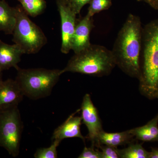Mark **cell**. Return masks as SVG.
I'll use <instances>...</instances> for the list:
<instances>
[{"instance_id":"6da1fadb","label":"cell","mask_w":158,"mask_h":158,"mask_svg":"<svg viewBox=\"0 0 158 158\" xmlns=\"http://www.w3.org/2000/svg\"><path fill=\"white\" fill-rule=\"evenodd\" d=\"M142 28L139 16L129 15L111 50L116 65L126 74L138 80L140 77Z\"/></svg>"},{"instance_id":"7a4b0ae2","label":"cell","mask_w":158,"mask_h":158,"mask_svg":"<svg viewBox=\"0 0 158 158\" xmlns=\"http://www.w3.org/2000/svg\"><path fill=\"white\" fill-rule=\"evenodd\" d=\"M140 92L149 99L158 91V19L142 28L140 59Z\"/></svg>"},{"instance_id":"3957f363","label":"cell","mask_w":158,"mask_h":158,"mask_svg":"<svg viewBox=\"0 0 158 158\" xmlns=\"http://www.w3.org/2000/svg\"><path fill=\"white\" fill-rule=\"evenodd\" d=\"M116 66L111 50L103 46L91 44L74 54L62 73H77L102 77L110 75Z\"/></svg>"},{"instance_id":"277c9868","label":"cell","mask_w":158,"mask_h":158,"mask_svg":"<svg viewBox=\"0 0 158 158\" xmlns=\"http://www.w3.org/2000/svg\"><path fill=\"white\" fill-rule=\"evenodd\" d=\"M15 80L24 96L37 100L49 96L62 74V70L18 67Z\"/></svg>"},{"instance_id":"5b68a950","label":"cell","mask_w":158,"mask_h":158,"mask_svg":"<svg viewBox=\"0 0 158 158\" xmlns=\"http://www.w3.org/2000/svg\"><path fill=\"white\" fill-rule=\"evenodd\" d=\"M15 9L16 21L12 41L21 48L25 54L37 53L46 44L47 38L21 5L16 6Z\"/></svg>"},{"instance_id":"8992f818","label":"cell","mask_w":158,"mask_h":158,"mask_svg":"<svg viewBox=\"0 0 158 158\" xmlns=\"http://www.w3.org/2000/svg\"><path fill=\"white\" fill-rule=\"evenodd\" d=\"M23 127L18 106L0 110V147L13 157L19 154Z\"/></svg>"},{"instance_id":"52a82bcc","label":"cell","mask_w":158,"mask_h":158,"mask_svg":"<svg viewBox=\"0 0 158 158\" xmlns=\"http://www.w3.org/2000/svg\"><path fill=\"white\" fill-rule=\"evenodd\" d=\"M80 109L82 123L86 126L88 131L87 138L91 141V146L98 148L99 135L103 130L98 111L90 94H87L84 96Z\"/></svg>"},{"instance_id":"ba28073f","label":"cell","mask_w":158,"mask_h":158,"mask_svg":"<svg viewBox=\"0 0 158 158\" xmlns=\"http://www.w3.org/2000/svg\"><path fill=\"white\" fill-rule=\"evenodd\" d=\"M56 5L61 22L62 53L67 54L71 50V42L76 26L77 15L68 7L63 0H57Z\"/></svg>"},{"instance_id":"9c48e42d","label":"cell","mask_w":158,"mask_h":158,"mask_svg":"<svg viewBox=\"0 0 158 158\" xmlns=\"http://www.w3.org/2000/svg\"><path fill=\"white\" fill-rule=\"evenodd\" d=\"M94 27L93 17L88 15L77 21L74 33L71 42V50L77 53L88 47L90 42V34Z\"/></svg>"},{"instance_id":"30bf717a","label":"cell","mask_w":158,"mask_h":158,"mask_svg":"<svg viewBox=\"0 0 158 158\" xmlns=\"http://www.w3.org/2000/svg\"><path fill=\"white\" fill-rule=\"evenodd\" d=\"M24 96L15 80L3 81L0 85V110L18 106Z\"/></svg>"},{"instance_id":"8fae6325","label":"cell","mask_w":158,"mask_h":158,"mask_svg":"<svg viewBox=\"0 0 158 158\" xmlns=\"http://www.w3.org/2000/svg\"><path fill=\"white\" fill-rule=\"evenodd\" d=\"M81 109L70 115L62 124L57 127L53 134L52 141L60 142L66 138H78L85 142L86 138L81 133V126L82 123L81 117L75 116Z\"/></svg>"},{"instance_id":"7c38bea8","label":"cell","mask_w":158,"mask_h":158,"mask_svg":"<svg viewBox=\"0 0 158 158\" xmlns=\"http://www.w3.org/2000/svg\"><path fill=\"white\" fill-rule=\"evenodd\" d=\"M24 54L21 48L16 44H9L0 40V69L3 71L12 67L17 69Z\"/></svg>"},{"instance_id":"4fadbf2b","label":"cell","mask_w":158,"mask_h":158,"mask_svg":"<svg viewBox=\"0 0 158 158\" xmlns=\"http://www.w3.org/2000/svg\"><path fill=\"white\" fill-rule=\"evenodd\" d=\"M135 138L131 130L117 133H107L103 131L99 135L98 145L104 144L117 148L120 145L130 144Z\"/></svg>"},{"instance_id":"5bb4252c","label":"cell","mask_w":158,"mask_h":158,"mask_svg":"<svg viewBox=\"0 0 158 158\" xmlns=\"http://www.w3.org/2000/svg\"><path fill=\"white\" fill-rule=\"evenodd\" d=\"M16 21L15 7H11L6 0H0V31L12 34Z\"/></svg>"},{"instance_id":"9a60e30c","label":"cell","mask_w":158,"mask_h":158,"mask_svg":"<svg viewBox=\"0 0 158 158\" xmlns=\"http://www.w3.org/2000/svg\"><path fill=\"white\" fill-rule=\"evenodd\" d=\"M135 138L143 141H158V114L147 124L131 130Z\"/></svg>"},{"instance_id":"2e32d148","label":"cell","mask_w":158,"mask_h":158,"mask_svg":"<svg viewBox=\"0 0 158 158\" xmlns=\"http://www.w3.org/2000/svg\"><path fill=\"white\" fill-rule=\"evenodd\" d=\"M27 14L33 17L42 14L47 7L45 0H18Z\"/></svg>"},{"instance_id":"e0dca14e","label":"cell","mask_w":158,"mask_h":158,"mask_svg":"<svg viewBox=\"0 0 158 158\" xmlns=\"http://www.w3.org/2000/svg\"><path fill=\"white\" fill-rule=\"evenodd\" d=\"M118 152L121 158H149L150 152L138 143H130L127 148L118 149Z\"/></svg>"},{"instance_id":"ac0fdd59","label":"cell","mask_w":158,"mask_h":158,"mask_svg":"<svg viewBox=\"0 0 158 158\" xmlns=\"http://www.w3.org/2000/svg\"><path fill=\"white\" fill-rule=\"evenodd\" d=\"M87 15L93 17L94 15L108 10L112 5V0H90Z\"/></svg>"},{"instance_id":"d6986e66","label":"cell","mask_w":158,"mask_h":158,"mask_svg":"<svg viewBox=\"0 0 158 158\" xmlns=\"http://www.w3.org/2000/svg\"><path fill=\"white\" fill-rule=\"evenodd\" d=\"M52 145L48 148H38L34 153L35 158H56L58 156L57 148L60 143L52 141Z\"/></svg>"},{"instance_id":"ffe728a7","label":"cell","mask_w":158,"mask_h":158,"mask_svg":"<svg viewBox=\"0 0 158 158\" xmlns=\"http://www.w3.org/2000/svg\"><path fill=\"white\" fill-rule=\"evenodd\" d=\"M65 4L77 15L80 14L83 7L89 4L90 0H63Z\"/></svg>"},{"instance_id":"44dd1931","label":"cell","mask_w":158,"mask_h":158,"mask_svg":"<svg viewBox=\"0 0 158 158\" xmlns=\"http://www.w3.org/2000/svg\"><path fill=\"white\" fill-rule=\"evenodd\" d=\"M98 148L101 149L102 158H120L117 148L104 144H100Z\"/></svg>"},{"instance_id":"7402d4cb","label":"cell","mask_w":158,"mask_h":158,"mask_svg":"<svg viewBox=\"0 0 158 158\" xmlns=\"http://www.w3.org/2000/svg\"><path fill=\"white\" fill-rule=\"evenodd\" d=\"M78 158H102L101 151L98 149H95V147L91 146L90 148L85 146L83 152Z\"/></svg>"},{"instance_id":"603a6c76","label":"cell","mask_w":158,"mask_h":158,"mask_svg":"<svg viewBox=\"0 0 158 158\" xmlns=\"http://www.w3.org/2000/svg\"><path fill=\"white\" fill-rule=\"evenodd\" d=\"M147 3L153 9L158 10V0H148Z\"/></svg>"},{"instance_id":"cb8c5ba5","label":"cell","mask_w":158,"mask_h":158,"mask_svg":"<svg viewBox=\"0 0 158 158\" xmlns=\"http://www.w3.org/2000/svg\"><path fill=\"white\" fill-rule=\"evenodd\" d=\"M149 158H158V148H152L150 152Z\"/></svg>"},{"instance_id":"d4e9b609","label":"cell","mask_w":158,"mask_h":158,"mask_svg":"<svg viewBox=\"0 0 158 158\" xmlns=\"http://www.w3.org/2000/svg\"><path fill=\"white\" fill-rule=\"evenodd\" d=\"M3 81L2 80V71L0 69V85Z\"/></svg>"},{"instance_id":"484cf974","label":"cell","mask_w":158,"mask_h":158,"mask_svg":"<svg viewBox=\"0 0 158 158\" xmlns=\"http://www.w3.org/2000/svg\"><path fill=\"white\" fill-rule=\"evenodd\" d=\"M138 2H145L147 3L148 2V0H137Z\"/></svg>"},{"instance_id":"4316f807","label":"cell","mask_w":158,"mask_h":158,"mask_svg":"<svg viewBox=\"0 0 158 158\" xmlns=\"http://www.w3.org/2000/svg\"><path fill=\"white\" fill-rule=\"evenodd\" d=\"M155 98H158V91L157 92L156 94Z\"/></svg>"}]
</instances>
